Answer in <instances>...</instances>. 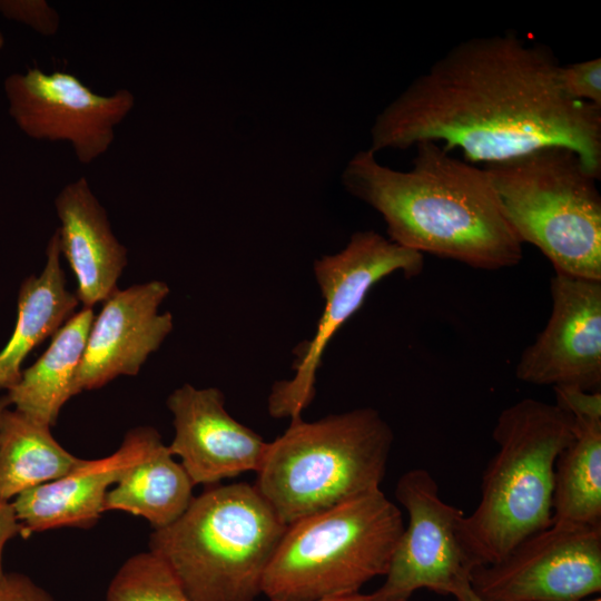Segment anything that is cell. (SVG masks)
I'll return each instance as SVG.
<instances>
[{"mask_svg":"<svg viewBox=\"0 0 601 601\" xmlns=\"http://www.w3.org/2000/svg\"><path fill=\"white\" fill-rule=\"evenodd\" d=\"M574 437L559 454L552 521L601 524V417H573Z\"/></svg>","mask_w":601,"mask_h":601,"instance_id":"cell-21","label":"cell"},{"mask_svg":"<svg viewBox=\"0 0 601 601\" xmlns=\"http://www.w3.org/2000/svg\"><path fill=\"white\" fill-rule=\"evenodd\" d=\"M0 13L46 37L55 36L60 27L58 11L45 0H0Z\"/></svg>","mask_w":601,"mask_h":601,"instance_id":"cell-24","label":"cell"},{"mask_svg":"<svg viewBox=\"0 0 601 601\" xmlns=\"http://www.w3.org/2000/svg\"><path fill=\"white\" fill-rule=\"evenodd\" d=\"M9 405H10V403H9L7 396L3 397V398H0V415H1L2 411H3L6 407H8Z\"/></svg>","mask_w":601,"mask_h":601,"instance_id":"cell-30","label":"cell"},{"mask_svg":"<svg viewBox=\"0 0 601 601\" xmlns=\"http://www.w3.org/2000/svg\"><path fill=\"white\" fill-rule=\"evenodd\" d=\"M555 404L572 417H601V392L583 391L571 387H554Z\"/></svg>","mask_w":601,"mask_h":601,"instance_id":"cell-25","label":"cell"},{"mask_svg":"<svg viewBox=\"0 0 601 601\" xmlns=\"http://www.w3.org/2000/svg\"><path fill=\"white\" fill-rule=\"evenodd\" d=\"M573 437V417L556 404L526 397L499 414L480 501L457 529L470 571L551 524L555 461Z\"/></svg>","mask_w":601,"mask_h":601,"instance_id":"cell-3","label":"cell"},{"mask_svg":"<svg viewBox=\"0 0 601 601\" xmlns=\"http://www.w3.org/2000/svg\"><path fill=\"white\" fill-rule=\"evenodd\" d=\"M483 601H581L601 591V524L552 521L501 560L473 568Z\"/></svg>","mask_w":601,"mask_h":601,"instance_id":"cell-9","label":"cell"},{"mask_svg":"<svg viewBox=\"0 0 601 601\" xmlns=\"http://www.w3.org/2000/svg\"><path fill=\"white\" fill-rule=\"evenodd\" d=\"M93 318L90 307L77 312L52 336L45 353L21 372L7 390L14 410L50 427L56 424L61 407L75 395V377Z\"/></svg>","mask_w":601,"mask_h":601,"instance_id":"cell-18","label":"cell"},{"mask_svg":"<svg viewBox=\"0 0 601 601\" xmlns=\"http://www.w3.org/2000/svg\"><path fill=\"white\" fill-rule=\"evenodd\" d=\"M194 483L162 442L108 491L104 512L118 510L146 519L155 529L176 521L193 501Z\"/></svg>","mask_w":601,"mask_h":601,"instance_id":"cell-20","label":"cell"},{"mask_svg":"<svg viewBox=\"0 0 601 601\" xmlns=\"http://www.w3.org/2000/svg\"><path fill=\"white\" fill-rule=\"evenodd\" d=\"M81 459L66 451L50 426L6 407L0 415V497L20 493L69 473Z\"/></svg>","mask_w":601,"mask_h":601,"instance_id":"cell-19","label":"cell"},{"mask_svg":"<svg viewBox=\"0 0 601 601\" xmlns=\"http://www.w3.org/2000/svg\"><path fill=\"white\" fill-rule=\"evenodd\" d=\"M552 51L515 32L456 43L390 102L371 128L370 150L422 141L485 165L564 147L601 176V108L561 89Z\"/></svg>","mask_w":601,"mask_h":601,"instance_id":"cell-1","label":"cell"},{"mask_svg":"<svg viewBox=\"0 0 601 601\" xmlns=\"http://www.w3.org/2000/svg\"><path fill=\"white\" fill-rule=\"evenodd\" d=\"M168 294L166 283L150 280L117 289L102 302L76 373L75 395L139 373L174 328L173 315L159 313Z\"/></svg>","mask_w":601,"mask_h":601,"instance_id":"cell-14","label":"cell"},{"mask_svg":"<svg viewBox=\"0 0 601 601\" xmlns=\"http://www.w3.org/2000/svg\"><path fill=\"white\" fill-rule=\"evenodd\" d=\"M424 256L398 246L374 231L354 233L339 252L324 255L313 265L324 307L312 338L295 349L294 374L274 383L268 412L274 418H302L315 397L316 375L331 339L363 306L368 293L385 277L418 275Z\"/></svg>","mask_w":601,"mask_h":601,"instance_id":"cell-8","label":"cell"},{"mask_svg":"<svg viewBox=\"0 0 601 601\" xmlns=\"http://www.w3.org/2000/svg\"><path fill=\"white\" fill-rule=\"evenodd\" d=\"M22 535V526L12 502L0 497V579L4 575L2 553L6 543L16 535Z\"/></svg>","mask_w":601,"mask_h":601,"instance_id":"cell-27","label":"cell"},{"mask_svg":"<svg viewBox=\"0 0 601 601\" xmlns=\"http://www.w3.org/2000/svg\"><path fill=\"white\" fill-rule=\"evenodd\" d=\"M404 530L398 506L372 491L287 526L262 594L270 601H319L359 592L385 575Z\"/></svg>","mask_w":601,"mask_h":601,"instance_id":"cell-6","label":"cell"},{"mask_svg":"<svg viewBox=\"0 0 601 601\" xmlns=\"http://www.w3.org/2000/svg\"><path fill=\"white\" fill-rule=\"evenodd\" d=\"M516 238L554 272L601 280L600 179L578 154L545 147L483 167Z\"/></svg>","mask_w":601,"mask_h":601,"instance_id":"cell-7","label":"cell"},{"mask_svg":"<svg viewBox=\"0 0 601 601\" xmlns=\"http://www.w3.org/2000/svg\"><path fill=\"white\" fill-rule=\"evenodd\" d=\"M394 442L373 407L290 421L268 442L256 489L286 524L381 489Z\"/></svg>","mask_w":601,"mask_h":601,"instance_id":"cell-5","label":"cell"},{"mask_svg":"<svg viewBox=\"0 0 601 601\" xmlns=\"http://www.w3.org/2000/svg\"><path fill=\"white\" fill-rule=\"evenodd\" d=\"M287 526L255 485H219L155 529L149 551L190 601H255Z\"/></svg>","mask_w":601,"mask_h":601,"instance_id":"cell-4","label":"cell"},{"mask_svg":"<svg viewBox=\"0 0 601 601\" xmlns=\"http://www.w3.org/2000/svg\"><path fill=\"white\" fill-rule=\"evenodd\" d=\"M106 601H190L166 563L151 551L124 562L107 590Z\"/></svg>","mask_w":601,"mask_h":601,"instance_id":"cell-22","label":"cell"},{"mask_svg":"<svg viewBox=\"0 0 601 601\" xmlns=\"http://www.w3.org/2000/svg\"><path fill=\"white\" fill-rule=\"evenodd\" d=\"M395 497L406 510L408 523L385 580L373 594L383 601H408L420 589L451 595L470 574L457 535L464 512L441 497L436 480L421 467L400 476Z\"/></svg>","mask_w":601,"mask_h":601,"instance_id":"cell-11","label":"cell"},{"mask_svg":"<svg viewBox=\"0 0 601 601\" xmlns=\"http://www.w3.org/2000/svg\"><path fill=\"white\" fill-rule=\"evenodd\" d=\"M551 314L521 354L519 381L594 392L601 387V280L554 272Z\"/></svg>","mask_w":601,"mask_h":601,"instance_id":"cell-12","label":"cell"},{"mask_svg":"<svg viewBox=\"0 0 601 601\" xmlns=\"http://www.w3.org/2000/svg\"><path fill=\"white\" fill-rule=\"evenodd\" d=\"M167 406L175 430L168 449L194 485L259 471L268 442L226 411L220 390L184 384L168 396Z\"/></svg>","mask_w":601,"mask_h":601,"instance_id":"cell-13","label":"cell"},{"mask_svg":"<svg viewBox=\"0 0 601 601\" xmlns=\"http://www.w3.org/2000/svg\"><path fill=\"white\" fill-rule=\"evenodd\" d=\"M0 601H53V598L29 577L4 573L0 579Z\"/></svg>","mask_w":601,"mask_h":601,"instance_id":"cell-26","label":"cell"},{"mask_svg":"<svg viewBox=\"0 0 601 601\" xmlns=\"http://www.w3.org/2000/svg\"><path fill=\"white\" fill-rule=\"evenodd\" d=\"M451 595H453L456 601H483L472 590L469 579L460 581L453 589Z\"/></svg>","mask_w":601,"mask_h":601,"instance_id":"cell-28","label":"cell"},{"mask_svg":"<svg viewBox=\"0 0 601 601\" xmlns=\"http://www.w3.org/2000/svg\"><path fill=\"white\" fill-rule=\"evenodd\" d=\"M46 254L41 274L29 276L21 284L17 323L0 352V388L9 390L16 384L27 355L46 338L53 336L76 314L79 300L66 287L57 231L50 237Z\"/></svg>","mask_w":601,"mask_h":601,"instance_id":"cell-17","label":"cell"},{"mask_svg":"<svg viewBox=\"0 0 601 601\" xmlns=\"http://www.w3.org/2000/svg\"><path fill=\"white\" fill-rule=\"evenodd\" d=\"M60 253L77 279L83 307L105 302L127 265V249L115 236L105 208L86 176L67 184L55 198Z\"/></svg>","mask_w":601,"mask_h":601,"instance_id":"cell-16","label":"cell"},{"mask_svg":"<svg viewBox=\"0 0 601 601\" xmlns=\"http://www.w3.org/2000/svg\"><path fill=\"white\" fill-rule=\"evenodd\" d=\"M8 112L29 138L68 141L76 158L89 165L105 155L116 127L130 114L135 96L118 89L105 96L92 91L76 75L28 68L3 82Z\"/></svg>","mask_w":601,"mask_h":601,"instance_id":"cell-10","label":"cell"},{"mask_svg":"<svg viewBox=\"0 0 601 601\" xmlns=\"http://www.w3.org/2000/svg\"><path fill=\"white\" fill-rule=\"evenodd\" d=\"M319 601H383V600H380L373 593L363 594L361 592H356V593H349V594H343V595H335V597L322 599Z\"/></svg>","mask_w":601,"mask_h":601,"instance_id":"cell-29","label":"cell"},{"mask_svg":"<svg viewBox=\"0 0 601 601\" xmlns=\"http://www.w3.org/2000/svg\"><path fill=\"white\" fill-rule=\"evenodd\" d=\"M161 442L155 428L136 427L127 433L112 454L82 460L60 479L20 493L12 504L22 526V536L62 526L93 525L104 512L105 497L111 485Z\"/></svg>","mask_w":601,"mask_h":601,"instance_id":"cell-15","label":"cell"},{"mask_svg":"<svg viewBox=\"0 0 601 601\" xmlns=\"http://www.w3.org/2000/svg\"><path fill=\"white\" fill-rule=\"evenodd\" d=\"M414 147L410 170L380 164L370 149L356 152L342 174L345 189L381 214L387 238L398 246L477 269L518 265L522 244L485 169L434 141Z\"/></svg>","mask_w":601,"mask_h":601,"instance_id":"cell-2","label":"cell"},{"mask_svg":"<svg viewBox=\"0 0 601 601\" xmlns=\"http://www.w3.org/2000/svg\"><path fill=\"white\" fill-rule=\"evenodd\" d=\"M581 601H601V598H592V599H589V600H581Z\"/></svg>","mask_w":601,"mask_h":601,"instance_id":"cell-32","label":"cell"},{"mask_svg":"<svg viewBox=\"0 0 601 601\" xmlns=\"http://www.w3.org/2000/svg\"><path fill=\"white\" fill-rule=\"evenodd\" d=\"M3 46H4V37L0 30V50L2 49Z\"/></svg>","mask_w":601,"mask_h":601,"instance_id":"cell-31","label":"cell"},{"mask_svg":"<svg viewBox=\"0 0 601 601\" xmlns=\"http://www.w3.org/2000/svg\"><path fill=\"white\" fill-rule=\"evenodd\" d=\"M558 80L562 91L572 100L601 108L600 58L560 65Z\"/></svg>","mask_w":601,"mask_h":601,"instance_id":"cell-23","label":"cell"}]
</instances>
